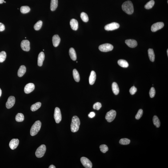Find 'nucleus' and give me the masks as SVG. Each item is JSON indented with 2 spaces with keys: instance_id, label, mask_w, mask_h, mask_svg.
Wrapping results in <instances>:
<instances>
[{
  "instance_id": "nucleus-44",
  "label": "nucleus",
  "mask_w": 168,
  "mask_h": 168,
  "mask_svg": "<svg viewBox=\"0 0 168 168\" xmlns=\"http://www.w3.org/2000/svg\"><path fill=\"white\" fill-rule=\"evenodd\" d=\"M4 2V0H0V4L3 3Z\"/></svg>"
},
{
  "instance_id": "nucleus-33",
  "label": "nucleus",
  "mask_w": 168,
  "mask_h": 168,
  "mask_svg": "<svg viewBox=\"0 0 168 168\" xmlns=\"http://www.w3.org/2000/svg\"><path fill=\"white\" fill-rule=\"evenodd\" d=\"M42 22L40 20L37 22L34 25V28L35 30L36 31L39 30L42 27Z\"/></svg>"
},
{
  "instance_id": "nucleus-4",
  "label": "nucleus",
  "mask_w": 168,
  "mask_h": 168,
  "mask_svg": "<svg viewBox=\"0 0 168 168\" xmlns=\"http://www.w3.org/2000/svg\"><path fill=\"white\" fill-rule=\"evenodd\" d=\"M46 150V145H41L36 151L35 155L37 158H41L43 156Z\"/></svg>"
},
{
  "instance_id": "nucleus-39",
  "label": "nucleus",
  "mask_w": 168,
  "mask_h": 168,
  "mask_svg": "<svg viewBox=\"0 0 168 168\" xmlns=\"http://www.w3.org/2000/svg\"><path fill=\"white\" fill-rule=\"evenodd\" d=\"M102 105L100 103L97 102L95 103L93 106V108L95 110H99L102 107Z\"/></svg>"
},
{
  "instance_id": "nucleus-28",
  "label": "nucleus",
  "mask_w": 168,
  "mask_h": 168,
  "mask_svg": "<svg viewBox=\"0 0 168 168\" xmlns=\"http://www.w3.org/2000/svg\"><path fill=\"white\" fill-rule=\"evenodd\" d=\"M153 122L154 125L157 128L160 127V122L158 117L154 116L153 118Z\"/></svg>"
},
{
  "instance_id": "nucleus-9",
  "label": "nucleus",
  "mask_w": 168,
  "mask_h": 168,
  "mask_svg": "<svg viewBox=\"0 0 168 168\" xmlns=\"http://www.w3.org/2000/svg\"><path fill=\"white\" fill-rule=\"evenodd\" d=\"M120 27V25L117 22L108 24L105 26L104 29L106 31H113L118 29Z\"/></svg>"
},
{
  "instance_id": "nucleus-42",
  "label": "nucleus",
  "mask_w": 168,
  "mask_h": 168,
  "mask_svg": "<svg viewBox=\"0 0 168 168\" xmlns=\"http://www.w3.org/2000/svg\"><path fill=\"white\" fill-rule=\"evenodd\" d=\"M95 113L93 112H91L89 114L88 116L89 118H93L95 116Z\"/></svg>"
},
{
  "instance_id": "nucleus-10",
  "label": "nucleus",
  "mask_w": 168,
  "mask_h": 168,
  "mask_svg": "<svg viewBox=\"0 0 168 168\" xmlns=\"http://www.w3.org/2000/svg\"><path fill=\"white\" fill-rule=\"evenodd\" d=\"M21 46L24 51H29L30 49V42L28 40H24L21 42Z\"/></svg>"
},
{
  "instance_id": "nucleus-41",
  "label": "nucleus",
  "mask_w": 168,
  "mask_h": 168,
  "mask_svg": "<svg viewBox=\"0 0 168 168\" xmlns=\"http://www.w3.org/2000/svg\"><path fill=\"white\" fill-rule=\"evenodd\" d=\"M5 30V25L0 22V32H2Z\"/></svg>"
},
{
  "instance_id": "nucleus-37",
  "label": "nucleus",
  "mask_w": 168,
  "mask_h": 168,
  "mask_svg": "<svg viewBox=\"0 0 168 168\" xmlns=\"http://www.w3.org/2000/svg\"><path fill=\"white\" fill-rule=\"evenodd\" d=\"M143 110L142 109H140L138 110V113L135 116V118L136 119L139 120L142 117L143 114Z\"/></svg>"
},
{
  "instance_id": "nucleus-11",
  "label": "nucleus",
  "mask_w": 168,
  "mask_h": 168,
  "mask_svg": "<svg viewBox=\"0 0 168 168\" xmlns=\"http://www.w3.org/2000/svg\"><path fill=\"white\" fill-rule=\"evenodd\" d=\"M164 24L163 22H159L155 23L152 25L151 30L152 32H155L162 29L163 27Z\"/></svg>"
},
{
  "instance_id": "nucleus-17",
  "label": "nucleus",
  "mask_w": 168,
  "mask_h": 168,
  "mask_svg": "<svg viewBox=\"0 0 168 168\" xmlns=\"http://www.w3.org/2000/svg\"><path fill=\"white\" fill-rule=\"evenodd\" d=\"M70 24L71 29L74 31L78 30V21L74 19H72L71 20Z\"/></svg>"
},
{
  "instance_id": "nucleus-45",
  "label": "nucleus",
  "mask_w": 168,
  "mask_h": 168,
  "mask_svg": "<svg viewBox=\"0 0 168 168\" xmlns=\"http://www.w3.org/2000/svg\"><path fill=\"white\" fill-rule=\"evenodd\" d=\"M1 94H2V91L1 89H0V97L1 96Z\"/></svg>"
},
{
  "instance_id": "nucleus-29",
  "label": "nucleus",
  "mask_w": 168,
  "mask_h": 168,
  "mask_svg": "<svg viewBox=\"0 0 168 168\" xmlns=\"http://www.w3.org/2000/svg\"><path fill=\"white\" fill-rule=\"evenodd\" d=\"M24 118L23 114L22 113H18L16 116V121L18 122H22L24 121Z\"/></svg>"
},
{
  "instance_id": "nucleus-14",
  "label": "nucleus",
  "mask_w": 168,
  "mask_h": 168,
  "mask_svg": "<svg viewBox=\"0 0 168 168\" xmlns=\"http://www.w3.org/2000/svg\"><path fill=\"white\" fill-rule=\"evenodd\" d=\"M19 144V141L18 139L14 138L11 140L9 144V147L12 150L16 148Z\"/></svg>"
},
{
  "instance_id": "nucleus-20",
  "label": "nucleus",
  "mask_w": 168,
  "mask_h": 168,
  "mask_svg": "<svg viewBox=\"0 0 168 168\" xmlns=\"http://www.w3.org/2000/svg\"><path fill=\"white\" fill-rule=\"evenodd\" d=\"M26 67L24 65H21L18 71V76L20 77H22L26 73Z\"/></svg>"
},
{
  "instance_id": "nucleus-25",
  "label": "nucleus",
  "mask_w": 168,
  "mask_h": 168,
  "mask_svg": "<svg viewBox=\"0 0 168 168\" xmlns=\"http://www.w3.org/2000/svg\"><path fill=\"white\" fill-rule=\"evenodd\" d=\"M73 77L75 80L76 82H79L80 81V78L79 73H78V71L76 69H74L73 70Z\"/></svg>"
},
{
  "instance_id": "nucleus-40",
  "label": "nucleus",
  "mask_w": 168,
  "mask_h": 168,
  "mask_svg": "<svg viewBox=\"0 0 168 168\" xmlns=\"http://www.w3.org/2000/svg\"><path fill=\"white\" fill-rule=\"evenodd\" d=\"M137 90L136 88H135L134 86H133L130 89L129 92H130L131 94L133 95L135 94V93L136 92Z\"/></svg>"
},
{
  "instance_id": "nucleus-43",
  "label": "nucleus",
  "mask_w": 168,
  "mask_h": 168,
  "mask_svg": "<svg viewBox=\"0 0 168 168\" xmlns=\"http://www.w3.org/2000/svg\"><path fill=\"white\" fill-rule=\"evenodd\" d=\"M49 168H55V166H54V165H50V166H49Z\"/></svg>"
},
{
  "instance_id": "nucleus-36",
  "label": "nucleus",
  "mask_w": 168,
  "mask_h": 168,
  "mask_svg": "<svg viewBox=\"0 0 168 168\" xmlns=\"http://www.w3.org/2000/svg\"><path fill=\"white\" fill-rule=\"evenodd\" d=\"M100 149L102 152L105 153L108 150V148L107 145H101L100 146Z\"/></svg>"
},
{
  "instance_id": "nucleus-5",
  "label": "nucleus",
  "mask_w": 168,
  "mask_h": 168,
  "mask_svg": "<svg viewBox=\"0 0 168 168\" xmlns=\"http://www.w3.org/2000/svg\"><path fill=\"white\" fill-rule=\"evenodd\" d=\"M116 115V111L114 110H111L106 113L105 119L108 122H111L115 119Z\"/></svg>"
},
{
  "instance_id": "nucleus-21",
  "label": "nucleus",
  "mask_w": 168,
  "mask_h": 168,
  "mask_svg": "<svg viewBox=\"0 0 168 168\" xmlns=\"http://www.w3.org/2000/svg\"><path fill=\"white\" fill-rule=\"evenodd\" d=\"M69 53L71 59L73 61H75L77 59V55L74 49L73 48H70Z\"/></svg>"
},
{
  "instance_id": "nucleus-1",
  "label": "nucleus",
  "mask_w": 168,
  "mask_h": 168,
  "mask_svg": "<svg viewBox=\"0 0 168 168\" xmlns=\"http://www.w3.org/2000/svg\"><path fill=\"white\" fill-rule=\"evenodd\" d=\"M122 8L123 10L128 14H131L134 12V7L130 1H126L122 5Z\"/></svg>"
},
{
  "instance_id": "nucleus-30",
  "label": "nucleus",
  "mask_w": 168,
  "mask_h": 168,
  "mask_svg": "<svg viewBox=\"0 0 168 168\" xmlns=\"http://www.w3.org/2000/svg\"><path fill=\"white\" fill-rule=\"evenodd\" d=\"M30 11V7L27 6H22L20 8V11L22 14H26L29 13Z\"/></svg>"
},
{
  "instance_id": "nucleus-31",
  "label": "nucleus",
  "mask_w": 168,
  "mask_h": 168,
  "mask_svg": "<svg viewBox=\"0 0 168 168\" xmlns=\"http://www.w3.org/2000/svg\"><path fill=\"white\" fill-rule=\"evenodd\" d=\"M155 4V2L154 0H151L148 2L145 5V8L146 9H149L152 8L154 6Z\"/></svg>"
},
{
  "instance_id": "nucleus-26",
  "label": "nucleus",
  "mask_w": 168,
  "mask_h": 168,
  "mask_svg": "<svg viewBox=\"0 0 168 168\" xmlns=\"http://www.w3.org/2000/svg\"><path fill=\"white\" fill-rule=\"evenodd\" d=\"M42 104L40 102H37L33 104L31 107V110L32 111H35L37 110L41 107Z\"/></svg>"
},
{
  "instance_id": "nucleus-27",
  "label": "nucleus",
  "mask_w": 168,
  "mask_h": 168,
  "mask_svg": "<svg viewBox=\"0 0 168 168\" xmlns=\"http://www.w3.org/2000/svg\"><path fill=\"white\" fill-rule=\"evenodd\" d=\"M118 64L120 66L123 68H127L129 66V64L127 61L124 60H120L118 61Z\"/></svg>"
},
{
  "instance_id": "nucleus-19",
  "label": "nucleus",
  "mask_w": 168,
  "mask_h": 168,
  "mask_svg": "<svg viewBox=\"0 0 168 168\" xmlns=\"http://www.w3.org/2000/svg\"><path fill=\"white\" fill-rule=\"evenodd\" d=\"M96 78V75L94 71H92L89 78V83L90 85H93L95 82Z\"/></svg>"
},
{
  "instance_id": "nucleus-13",
  "label": "nucleus",
  "mask_w": 168,
  "mask_h": 168,
  "mask_svg": "<svg viewBox=\"0 0 168 168\" xmlns=\"http://www.w3.org/2000/svg\"><path fill=\"white\" fill-rule=\"evenodd\" d=\"M34 89V84L32 83H29L27 84L25 87L24 91L25 93L26 94H29L33 92Z\"/></svg>"
},
{
  "instance_id": "nucleus-23",
  "label": "nucleus",
  "mask_w": 168,
  "mask_h": 168,
  "mask_svg": "<svg viewBox=\"0 0 168 168\" xmlns=\"http://www.w3.org/2000/svg\"><path fill=\"white\" fill-rule=\"evenodd\" d=\"M58 5V0H51L50 9L52 11H54L57 9Z\"/></svg>"
},
{
  "instance_id": "nucleus-38",
  "label": "nucleus",
  "mask_w": 168,
  "mask_h": 168,
  "mask_svg": "<svg viewBox=\"0 0 168 168\" xmlns=\"http://www.w3.org/2000/svg\"><path fill=\"white\" fill-rule=\"evenodd\" d=\"M155 89L154 87H152L149 91V94L150 98H153L155 96Z\"/></svg>"
},
{
  "instance_id": "nucleus-7",
  "label": "nucleus",
  "mask_w": 168,
  "mask_h": 168,
  "mask_svg": "<svg viewBox=\"0 0 168 168\" xmlns=\"http://www.w3.org/2000/svg\"><path fill=\"white\" fill-rule=\"evenodd\" d=\"M54 118L56 123H59L62 119L61 111L59 108L56 107L55 108L54 112Z\"/></svg>"
},
{
  "instance_id": "nucleus-6",
  "label": "nucleus",
  "mask_w": 168,
  "mask_h": 168,
  "mask_svg": "<svg viewBox=\"0 0 168 168\" xmlns=\"http://www.w3.org/2000/svg\"><path fill=\"white\" fill-rule=\"evenodd\" d=\"M113 49V46L109 43L104 44L101 45L99 47V49L101 51L107 52L111 51Z\"/></svg>"
},
{
  "instance_id": "nucleus-3",
  "label": "nucleus",
  "mask_w": 168,
  "mask_h": 168,
  "mask_svg": "<svg viewBox=\"0 0 168 168\" xmlns=\"http://www.w3.org/2000/svg\"><path fill=\"white\" fill-rule=\"evenodd\" d=\"M42 123L40 121H36L32 126L30 130L31 135L34 136L36 135L40 130Z\"/></svg>"
},
{
  "instance_id": "nucleus-12",
  "label": "nucleus",
  "mask_w": 168,
  "mask_h": 168,
  "mask_svg": "<svg viewBox=\"0 0 168 168\" xmlns=\"http://www.w3.org/2000/svg\"><path fill=\"white\" fill-rule=\"evenodd\" d=\"M15 102V99L13 96H11L8 99L6 103V106L8 109H10L14 106Z\"/></svg>"
},
{
  "instance_id": "nucleus-8",
  "label": "nucleus",
  "mask_w": 168,
  "mask_h": 168,
  "mask_svg": "<svg viewBox=\"0 0 168 168\" xmlns=\"http://www.w3.org/2000/svg\"><path fill=\"white\" fill-rule=\"evenodd\" d=\"M81 163L85 168H91L92 167V164L89 159L85 157H82L81 158Z\"/></svg>"
},
{
  "instance_id": "nucleus-34",
  "label": "nucleus",
  "mask_w": 168,
  "mask_h": 168,
  "mask_svg": "<svg viewBox=\"0 0 168 168\" xmlns=\"http://www.w3.org/2000/svg\"><path fill=\"white\" fill-rule=\"evenodd\" d=\"M81 18L82 20L85 22H87L89 21V18L88 16L86 13L82 12L81 13L80 15Z\"/></svg>"
},
{
  "instance_id": "nucleus-18",
  "label": "nucleus",
  "mask_w": 168,
  "mask_h": 168,
  "mask_svg": "<svg viewBox=\"0 0 168 168\" xmlns=\"http://www.w3.org/2000/svg\"><path fill=\"white\" fill-rule=\"evenodd\" d=\"M45 59V54L43 52H41L39 54L38 58V65L42 66Z\"/></svg>"
},
{
  "instance_id": "nucleus-32",
  "label": "nucleus",
  "mask_w": 168,
  "mask_h": 168,
  "mask_svg": "<svg viewBox=\"0 0 168 168\" xmlns=\"http://www.w3.org/2000/svg\"><path fill=\"white\" fill-rule=\"evenodd\" d=\"M130 140L127 138H121L119 141V143L121 145H127L130 143Z\"/></svg>"
},
{
  "instance_id": "nucleus-47",
  "label": "nucleus",
  "mask_w": 168,
  "mask_h": 168,
  "mask_svg": "<svg viewBox=\"0 0 168 168\" xmlns=\"http://www.w3.org/2000/svg\"><path fill=\"white\" fill-rule=\"evenodd\" d=\"M4 2L5 3H6V2H5V1H4Z\"/></svg>"
},
{
  "instance_id": "nucleus-22",
  "label": "nucleus",
  "mask_w": 168,
  "mask_h": 168,
  "mask_svg": "<svg viewBox=\"0 0 168 168\" xmlns=\"http://www.w3.org/2000/svg\"><path fill=\"white\" fill-rule=\"evenodd\" d=\"M112 90L113 93L116 95H117L119 93V89L118 85L116 82H113L112 85Z\"/></svg>"
},
{
  "instance_id": "nucleus-46",
  "label": "nucleus",
  "mask_w": 168,
  "mask_h": 168,
  "mask_svg": "<svg viewBox=\"0 0 168 168\" xmlns=\"http://www.w3.org/2000/svg\"><path fill=\"white\" fill-rule=\"evenodd\" d=\"M167 56H168V49L167 50Z\"/></svg>"
},
{
  "instance_id": "nucleus-15",
  "label": "nucleus",
  "mask_w": 168,
  "mask_h": 168,
  "mask_svg": "<svg viewBox=\"0 0 168 168\" xmlns=\"http://www.w3.org/2000/svg\"><path fill=\"white\" fill-rule=\"evenodd\" d=\"M125 43L128 46L131 48H134L137 46V41L134 40H127L125 41Z\"/></svg>"
},
{
  "instance_id": "nucleus-35",
  "label": "nucleus",
  "mask_w": 168,
  "mask_h": 168,
  "mask_svg": "<svg viewBox=\"0 0 168 168\" xmlns=\"http://www.w3.org/2000/svg\"><path fill=\"white\" fill-rule=\"evenodd\" d=\"M6 54L4 51H1L0 53V63L3 62L6 59Z\"/></svg>"
},
{
  "instance_id": "nucleus-2",
  "label": "nucleus",
  "mask_w": 168,
  "mask_h": 168,
  "mask_svg": "<svg viewBox=\"0 0 168 168\" xmlns=\"http://www.w3.org/2000/svg\"><path fill=\"white\" fill-rule=\"evenodd\" d=\"M80 122L79 118L76 116H74L72 118L71 130L73 132H76L79 130Z\"/></svg>"
},
{
  "instance_id": "nucleus-24",
  "label": "nucleus",
  "mask_w": 168,
  "mask_h": 168,
  "mask_svg": "<svg viewBox=\"0 0 168 168\" xmlns=\"http://www.w3.org/2000/svg\"><path fill=\"white\" fill-rule=\"evenodd\" d=\"M148 53L149 59L152 62H154L155 61V56L154 50L152 49H149L148 50Z\"/></svg>"
},
{
  "instance_id": "nucleus-16",
  "label": "nucleus",
  "mask_w": 168,
  "mask_h": 168,
  "mask_svg": "<svg viewBox=\"0 0 168 168\" xmlns=\"http://www.w3.org/2000/svg\"><path fill=\"white\" fill-rule=\"evenodd\" d=\"M52 40L53 46L55 47L58 46L61 42V39L59 36L57 35H54L52 37Z\"/></svg>"
}]
</instances>
